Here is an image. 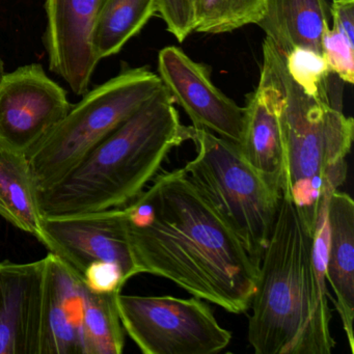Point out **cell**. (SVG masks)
<instances>
[{
	"instance_id": "obj_7",
	"label": "cell",
	"mask_w": 354,
	"mask_h": 354,
	"mask_svg": "<svg viewBox=\"0 0 354 354\" xmlns=\"http://www.w3.org/2000/svg\"><path fill=\"white\" fill-rule=\"evenodd\" d=\"M125 333L145 354H214L231 343L232 333L198 297L118 295Z\"/></svg>"
},
{
	"instance_id": "obj_1",
	"label": "cell",
	"mask_w": 354,
	"mask_h": 354,
	"mask_svg": "<svg viewBox=\"0 0 354 354\" xmlns=\"http://www.w3.org/2000/svg\"><path fill=\"white\" fill-rule=\"evenodd\" d=\"M122 208L140 273L232 314L250 310L259 264L184 169L157 174Z\"/></svg>"
},
{
	"instance_id": "obj_15",
	"label": "cell",
	"mask_w": 354,
	"mask_h": 354,
	"mask_svg": "<svg viewBox=\"0 0 354 354\" xmlns=\"http://www.w3.org/2000/svg\"><path fill=\"white\" fill-rule=\"evenodd\" d=\"M328 245L325 279L335 294L350 351L354 352V202L349 194L337 192L328 202Z\"/></svg>"
},
{
	"instance_id": "obj_5",
	"label": "cell",
	"mask_w": 354,
	"mask_h": 354,
	"mask_svg": "<svg viewBox=\"0 0 354 354\" xmlns=\"http://www.w3.org/2000/svg\"><path fill=\"white\" fill-rule=\"evenodd\" d=\"M163 88L158 74L127 68L84 95L28 155L39 192L61 181L115 128Z\"/></svg>"
},
{
	"instance_id": "obj_10",
	"label": "cell",
	"mask_w": 354,
	"mask_h": 354,
	"mask_svg": "<svg viewBox=\"0 0 354 354\" xmlns=\"http://www.w3.org/2000/svg\"><path fill=\"white\" fill-rule=\"evenodd\" d=\"M158 76L174 103L192 120V127L240 144L244 107L215 86L206 66L194 62L179 47L167 46L159 51Z\"/></svg>"
},
{
	"instance_id": "obj_20",
	"label": "cell",
	"mask_w": 354,
	"mask_h": 354,
	"mask_svg": "<svg viewBox=\"0 0 354 354\" xmlns=\"http://www.w3.org/2000/svg\"><path fill=\"white\" fill-rule=\"evenodd\" d=\"M333 28L323 35L322 55L330 73L354 84V0H333L329 6Z\"/></svg>"
},
{
	"instance_id": "obj_4",
	"label": "cell",
	"mask_w": 354,
	"mask_h": 354,
	"mask_svg": "<svg viewBox=\"0 0 354 354\" xmlns=\"http://www.w3.org/2000/svg\"><path fill=\"white\" fill-rule=\"evenodd\" d=\"M263 61L272 70L281 92L283 148L281 196L297 207L314 232L321 201L345 183L354 122L329 95L306 92L290 76L285 57L269 39Z\"/></svg>"
},
{
	"instance_id": "obj_19",
	"label": "cell",
	"mask_w": 354,
	"mask_h": 354,
	"mask_svg": "<svg viewBox=\"0 0 354 354\" xmlns=\"http://www.w3.org/2000/svg\"><path fill=\"white\" fill-rule=\"evenodd\" d=\"M84 283V281H82ZM121 292H96L82 285V354H121L125 330L118 310Z\"/></svg>"
},
{
	"instance_id": "obj_9",
	"label": "cell",
	"mask_w": 354,
	"mask_h": 354,
	"mask_svg": "<svg viewBox=\"0 0 354 354\" xmlns=\"http://www.w3.org/2000/svg\"><path fill=\"white\" fill-rule=\"evenodd\" d=\"M49 252L80 277L94 264H111L126 281L140 274L128 237L123 208L45 218Z\"/></svg>"
},
{
	"instance_id": "obj_22",
	"label": "cell",
	"mask_w": 354,
	"mask_h": 354,
	"mask_svg": "<svg viewBox=\"0 0 354 354\" xmlns=\"http://www.w3.org/2000/svg\"><path fill=\"white\" fill-rule=\"evenodd\" d=\"M290 76L308 93L329 95V71L321 53L310 49L294 48L283 55Z\"/></svg>"
},
{
	"instance_id": "obj_3",
	"label": "cell",
	"mask_w": 354,
	"mask_h": 354,
	"mask_svg": "<svg viewBox=\"0 0 354 354\" xmlns=\"http://www.w3.org/2000/svg\"><path fill=\"white\" fill-rule=\"evenodd\" d=\"M165 86L115 128L67 176L39 192L45 218L122 208L158 174L173 149L192 140Z\"/></svg>"
},
{
	"instance_id": "obj_2",
	"label": "cell",
	"mask_w": 354,
	"mask_h": 354,
	"mask_svg": "<svg viewBox=\"0 0 354 354\" xmlns=\"http://www.w3.org/2000/svg\"><path fill=\"white\" fill-rule=\"evenodd\" d=\"M327 297L314 232L281 196L250 306L248 339L254 353L330 354L335 341Z\"/></svg>"
},
{
	"instance_id": "obj_12",
	"label": "cell",
	"mask_w": 354,
	"mask_h": 354,
	"mask_svg": "<svg viewBox=\"0 0 354 354\" xmlns=\"http://www.w3.org/2000/svg\"><path fill=\"white\" fill-rule=\"evenodd\" d=\"M45 258L0 263V354H40Z\"/></svg>"
},
{
	"instance_id": "obj_8",
	"label": "cell",
	"mask_w": 354,
	"mask_h": 354,
	"mask_svg": "<svg viewBox=\"0 0 354 354\" xmlns=\"http://www.w3.org/2000/svg\"><path fill=\"white\" fill-rule=\"evenodd\" d=\"M67 92L39 64L0 76V151L28 156L71 111Z\"/></svg>"
},
{
	"instance_id": "obj_17",
	"label": "cell",
	"mask_w": 354,
	"mask_h": 354,
	"mask_svg": "<svg viewBox=\"0 0 354 354\" xmlns=\"http://www.w3.org/2000/svg\"><path fill=\"white\" fill-rule=\"evenodd\" d=\"M38 194L28 156L0 151V216L47 248Z\"/></svg>"
},
{
	"instance_id": "obj_6",
	"label": "cell",
	"mask_w": 354,
	"mask_h": 354,
	"mask_svg": "<svg viewBox=\"0 0 354 354\" xmlns=\"http://www.w3.org/2000/svg\"><path fill=\"white\" fill-rule=\"evenodd\" d=\"M196 156L183 167L260 266L277 218L281 190L268 183L237 145L194 127Z\"/></svg>"
},
{
	"instance_id": "obj_14",
	"label": "cell",
	"mask_w": 354,
	"mask_h": 354,
	"mask_svg": "<svg viewBox=\"0 0 354 354\" xmlns=\"http://www.w3.org/2000/svg\"><path fill=\"white\" fill-rule=\"evenodd\" d=\"M82 277L53 252L45 257L40 354H82Z\"/></svg>"
},
{
	"instance_id": "obj_21",
	"label": "cell",
	"mask_w": 354,
	"mask_h": 354,
	"mask_svg": "<svg viewBox=\"0 0 354 354\" xmlns=\"http://www.w3.org/2000/svg\"><path fill=\"white\" fill-rule=\"evenodd\" d=\"M266 0H196L194 32L221 35L258 24Z\"/></svg>"
},
{
	"instance_id": "obj_18",
	"label": "cell",
	"mask_w": 354,
	"mask_h": 354,
	"mask_svg": "<svg viewBox=\"0 0 354 354\" xmlns=\"http://www.w3.org/2000/svg\"><path fill=\"white\" fill-rule=\"evenodd\" d=\"M158 0H106L92 34L99 62L117 55L157 13Z\"/></svg>"
},
{
	"instance_id": "obj_13",
	"label": "cell",
	"mask_w": 354,
	"mask_h": 354,
	"mask_svg": "<svg viewBox=\"0 0 354 354\" xmlns=\"http://www.w3.org/2000/svg\"><path fill=\"white\" fill-rule=\"evenodd\" d=\"M281 104L279 82L268 64L263 61L258 86L244 107L243 131L238 148L243 158L281 192L283 148Z\"/></svg>"
},
{
	"instance_id": "obj_23",
	"label": "cell",
	"mask_w": 354,
	"mask_h": 354,
	"mask_svg": "<svg viewBox=\"0 0 354 354\" xmlns=\"http://www.w3.org/2000/svg\"><path fill=\"white\" fill-rule=\"evenodd\" d=\"M196 0H158L157 13L167 32L182 43L194 32Z\"/></svg>"
},
{
	"instance_id": "obj_24",
	"label": "cell",
	"mask_w": 354,
	"mask_h": 354,
	"mask_svg": "<svg viewBox=\"0 0 354 354\" xmlns=\"http://www.w3.org/2000/svg\"><path fill=\"white\" fill-rule=\"evenodd\" d=\"M5 73V65H3V59H0V76Z\"/></svg>"
},
{
	"instance_id": "obj_16",
	"label": "cell",
	"mask_w": 354,
	"mask_h": 354,
	"mask_svg": "<svg viewBox=\"0 0 354 354\" xmlns=\"http://www.w3.org/2000/svg\"><path fill=\"white\" fill-rule=\"evenodd\" d=\"M326 0H266L257 26L283 55L294 48L322 55V39L329 28Z\"/></svg>"
},
{
	"instance_id": "obj_11",
	"label": "cell",
	"mask_w": 354,
	"mask_h": 354,
	"mask_svg": "<svg viewBox=\"0 0 354 354\" xmlns=\"http://www.w3.org/2000/svg\"><path fill=\"white\" fill-rule=\"evenodd\" d=\"M106 0H46L43 44L50 71L72 92L84 96L100 62L92 48V34Z\"/></svg>"
}]
</instances>
